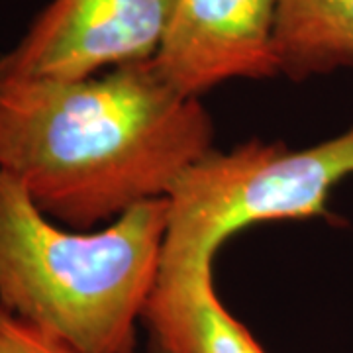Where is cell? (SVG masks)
<instances>
[{
  "label": "cell",
  "mask_w": 353,
  "mask_h": 353,
  "mask_svg": "<svg viewBox=\"0 0 353 353\" xmlns=\"http://www.w3.org/2000/svg\"><path fill=\"white\" fill-rule=\"evenodd\" d=\"M167 214V199H155L77 232L43 214L0 171V306L81 353H134Z\"/></svg>",
  "instance_id": "obj_2"
},
{
  "label": "cell",
  "mask_w": 353,
  "mask_h": 353,
  "mask_svg": "<svg viewBox=\"0 0 353 353\" xmlns=\"http://www.w3.org/2000/svg\"><path fill=\"white\" fill-rule=\"evenodd\" d=\"M353 175V126L306 150L253 138L230 152L212 150L181 175L167 202L161 263L152 294H167L212 277L218 250L261 222L341 220L330 192Z\"/></svg>",
  "instance_id": "obj_3"
},
{
  "label": "cell",
  "mask_w": 353,
  "mask_h": 353,
  "mask_svg": "<svg viewBox=\"0 0 353 353\" xmlns=\"http://www.w3.org/2000/svg\"><path fill=\"white\" fill-rule=\"evenodd\" d=\"M212 139L201 99L181 94L153 59L83 79L0 77V171L69 230L167 199Z\"/></svg>",
  "instance_id": "obj_1"
},
{
  "label": "cell",
  "mask_w": 353,
  "mask_h": 353,
  "mask_svg": "<svg viewBox=\"0 0 353 353\" xmlns=\"http://www.w3.org/2000/svg\"><path fill=\"white\" fill-rule=\"evenodd\" d=\"M153 353H265L218 299L214 277L171 294H153L141 318Z\"/></svg>",
  "instance_id": "obj_6"
},
{
  "label": "cell",
  "mask_w": 353,
  "mask_h": 353,
  "mask_svg": "<svg viewBox=\"0 0 353 353\" xmlns=\"http://www.w3.org/2000/svg\"><path fill=\"white\" fill-rule=\"evenodd\" d=\"M275 43L296 83L353 67V0H279Z\"/></svg>",
  "instance_id": "obj_7"
},
{
  "label": "cell",
  "mask_w": 353,
  "mask_h": 353,
  "mask_svg": "<svg viewBox=\"0 0 353 353\" xmlns=\"http://www.w3.org/2000/svg\"><path fill=\"white\" fill-rule=\"evenodd\" d=\"M0 353H81L0 306Z\"/></svg>",
  "instance_id": "obj_8"
},
{
  "label": "cell",
  "mask_w": 353,
  "mask_h": 353,
  "mask_svg": "<svg viewBox=\"0 0 353 353\" xmlns=\"http://www.w3.org/2000/svg\"><path fill=\"white\" fill-rule=\"evenodd\" d=\"M173 0H51L12 50L0 77L83 79L153 59Z\"/></svg>",
  "instance_id": "obj_4"
},
{
  "label": "cell",
  "mask_w": 353,
  "mask_h": 353,
  "mask_svg": "<svg viewBox=\"0 0 353 353\" xmlns=\"http://www.w3.org/2000/svg\"><path fill=\"white\" fill-rule=\"evenodd\" d=\"M279 0H173L153 61L192 99L234 79L281 75Z\"/></svg>",
  "instance_id": "obj_5"
}]
</instances>
